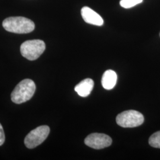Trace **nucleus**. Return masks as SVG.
<instances>
[{
	"label": "nucleus",
	"instance_id": "1",
	"mask_svg": "<svg viewBox=\"0 0 160 160\" xmlns=\"http://www.w3.org/2000/svg\"><path fill=\"white\" fill-rule=\"evenodd\" d=\"M4 29L14 33L26 34L34 30V23L24 17H10L6 18L2 22Z\"/></svg>",
	"mask_w": 160,
	"mask_h": 160
},
{
	"label": "nucleus",
	"instance_id": "2",
	"mask_svg": "<svg viewBox=\"0 0 160 160\" xmlns=\"http://www.w3.org/2000/svg\"><path fill=\"white\" fill-rule=\"evenodd\" d=\"M36 90L34 81L25 79L20 82L11 94L12 102L16 104L24 103L32 98Z\"/></svg>",
	"mask_w": 160,
	"mask_h": 160
},
{
	"label": "nucleus",
	"instance_id": "3",
	"mask_svg": "<svg viewBox=\"0 0 160 160\" xmlns=\"http://www.w3.org/2000/svg\"><path fill=\"white\" fill-rule=\"evenodd\" d=\"M45 48L46 45L43 40H27L20 46V52L23 57L30 61H34L40 57Z\"/></svg>",
	"mask_w": 160,
	"mask_h": 160
},
{
	"label": "nucleus",
	"instance_id": "4",
	"mask_svg": "<svg viewBox=\"0 0 160 160\" xmlns=\"http://www.w3.org/2000/svg\"><path fill=\"white\" fill-rule=\"evenodd\" d=\"M144 122V118L140 112L129 110L123 112L116 117V123L123 128H135L141 125Z\"/></svg>",
	"mask_w": 160,
	"mask_h": 160
},
{
	"label": "nucleus",
	"instance_id": "5",
	"mask_svg": "<svg viewBox=\"0 0 160 160\" xmlns=\"http://www.w3.org/2000/svg\"><path fill=\"white\" fill-rule=\"evenodd\" d=\"M50 132L48 126L43 125L36 128L28 134L24 139V144L27 148L33 149L42 143Z\"/></svg>",
	"mask_w": 160,
	"mask_h": 160
},
{
	"label": "nucleus",
	"instance_id": "6",
	"mask_svg": "<svg viewBox=\"0 0 160 160\" xmlns=\"http://www.w3.org/2000/svg\"><path fill=\"white\" fill-rule=\"evenodd\" d=\"M84 142L86 145L92 148L100 149L110 146L112 140L106 134L93 133L86 138Z\"/></svg>",
	"mask_w": 160,
	"mask_h": 160
},
{
	"label": "nucleus",
	"instance_id": "7",
	"mask_svg": "<svg viewBox=\"0 0 160 160\" xmlns=\"http://www.w3.org/2000/svg\"><path fill=\"white\" fill-rule=\"evenodd\" d=\"M81 13L82 18L86 23L97 26H101L104 23L102 17L88 7H82Z\"/></svg>",
	"mask_w": 160,
	"mask_h": 160
},
{
	"label": "nucleus",
	"instance_id": "8",
	"mask_svg": "<svg viewBox=\"0 0 160 160\" xmlns=\"http://www.w3.org/2000/svg\"><path fill=\"white\" fill-rule=\"evenodd\" d=\"M94 87V81L90 78L82 80L75 87V91L81 97H87Z\"/></svg>",
	"mask_w": 160,
	"mask_h": 160
},
{
	"label": "nucleus",
	"instance_id": "9",
	"mask_svg": "<svg viewBox=\"0 0 160 160\" xmlns=\"http://www.w3.org/2000/svg\"><path fill=\"white\" fill-rule=\"evenodd\" d=\"M117 74L114 71L107 70L103 74L102 79V84L106 90H112L114 88L117 82Z\"/></svg>",
	"mask_w": 160,
	"mask_h": 160
},
{
	"label": "nucleus",
	"instance_id": "10",
	"mask_svg": "<svg viewBox=\"0 0 160 160\" xmlns=\"http://www.w3.org/2000/svg\"><path fill=\"white\" fill-rule=\"evenodd\" d=\"M149 145L156 148H160V131L153 133L149 139Z\"/></svg>",
	"mask_w": 160,
	"mask_h": 160
},
{
	"label": "nucleus",
	"instance_id": "11",
	"mask_svg": "<svg viewBox=\"0 0 160 160\" xmlns=\"http://www.w3.org/2000/svg\"><path fill=\"white\" fill-rule=\"evenodd\" d=\"M143 0H120V5L125 8H130L142 2Z\"/></svg>",
	"mask_w": 160,
	"mask_h": 160
},
{
	"label": "nucleus",
	"instance_id": "12",
	"mask_svg": "<svg viewBox=\"0 0 160 160\" xmlns=\"http://www.w3.org/2000/svg\"><path fill=\"white\" fill-rule=\"evenodd\" d=\"M5 141V134L3 128L0 123V146L4 143Z\"/></svg>",
	"mask_w": 160,
	"mask_h": 160
},
{
	"label": "nucleus",
	"instance_id": "13",
	"mask_svg": "<svg viewBox=\"0 0 160 160\" xmlns=\"http://www.w3.org/2000/svg\"></svg>",
	"mask_w": 160,
	"mask_h": 160
}]
</instances>
